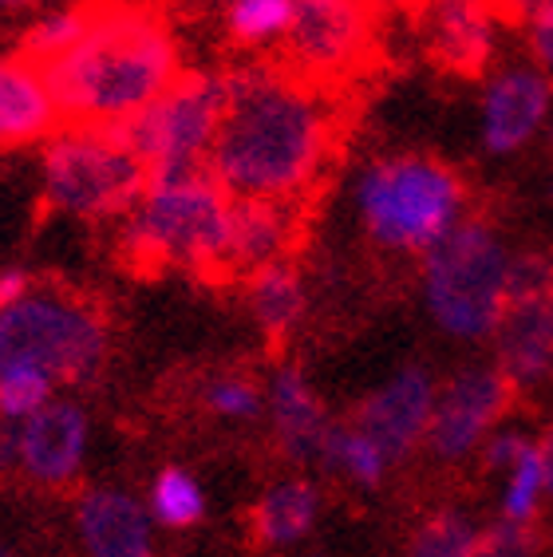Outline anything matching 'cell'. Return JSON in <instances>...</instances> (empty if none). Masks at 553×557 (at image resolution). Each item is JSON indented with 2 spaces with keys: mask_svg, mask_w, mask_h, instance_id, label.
I'll return each mask as SVG.
<instances>
[{
  "mask_svg": "<svg viewBox=\"0 0 553 557\" xmlns=\"http://www.w3.org/2000/svg\"><path fill=\"white\" fill-rule=\"evenodd\" d=\"M150 518L167 530H191L206 515V491L186 467H162L150 483Z\"/></svg>",
  "mask_w": 553,
  "mask_h": 557,
  "instance_id": "d4e9b609",
  "label": "cell"
},
{
  "mask_svg": "<svg viewBox=\"0 0 553 557\" xmlns=\"http://www.w3.org/2000/svg\"><path fill=\"white\" fill-rule=\"evenodd\" d=\"M320 467L348 479V483L360 486V491H376V486L388 479V471H392L395 462L388 459V450H383L372 435H364L356 423H344V428L332 423L324 450H320Z\"/></svg>",
  "mask_w": 553,
  "mask_h": 557,
  "instance_id": "7402d4cb",
  "label": "cell"
},
{
  "mask_svg": "<svg viewBox=\"0 0 553 557\" xmlns=\"http://www.w3.org/2000/svg\"><path fill=\"white\" fill-rule=\"evenodd\" d=\"M269 419H273V435L281 455L293 462H320V450L332 431V419L320 404L317 387L297 364H281L269 384Z\"/></svg>",
  "mask_w": 553,
  "mask_h": 557,
  "instance_id": "d6986e66",
  "label": "cell"
},
{
  "mask_svg": "<svg viewBox=\"0 0 553 557\" xmlns=\"http://www.w3.org/2000/svg\"><path fill=\"white\" fill-rule=\"evenodd\" d=\"M511 404H514V387L499 372V364L458 368L447 384H439L435 411H431V428H427L423 447L439 462H467L502 428Z\"/></svg>",
  "mask_w": 553,
  "mask_h": 557,
  "instance_id": "30bf717a",
  "label": "cell"
},
{
  "mask_svg": "<svg viewBox=\"0 0 553 557\" xmlns=\"http://www.w3.org/2000/svg\"><path fill=\"white\" fill-rule=\"evenodd\" d=\"M550 198H553V178H550Z\"/></svg>",
  "mask_w": 553,
  "mask_h": 557,
  "instance_id": "7bdbcfd3",
  "label": "cell"
},
{
  "mask_svg": "<svg viewBox=\"0 0 553 557\" xmlns=\"http://www.w3.org/2000/svg\"><path fill=\"white\" fill-rule=\"evenodd\" d=\"M84 28H87V0L48 9L40 21L24 33L21 52L33 55L36 64H52V60H60V55H64L79 36H84Z\"/></svg>",
  "mask_w": 553,
  "mask_h": 557,
  "instance_id": "4316f807",
  "label": "cell"
},
{
  "mask_svg": "<svg viewBox=\"0 0 553 557\" xmlns=\"http://www.w3.org/2000/svg\"><path fill=\"white\" fill-rule=\"evenodd\" d=\"M482 530L463 510H439L407 542V557H479Z\"/></svg>",
  "mask_w": 553,
  "mask_h": 557,
  "instance_id": "484cf974",
  "label": "cell"
},
{
  "mask_svg": "<svg viewBox=\"0 0 553 557\" xmlns=\"http://www.w3.org/2000/svg\"><path fill=\"white\" fill-rule=\"evenodd\" d=\"M60 127L64 115L44 64L24 52L0 55V150L48 143Z\"/></svg>",
  "mask_w": 553,
  "mask_h": 557,
  "instance_id": "2e32d148",
  "label": "cell"
},
{
  "mask_svg": "<svg viewBox=\"0 0 553 557\" xmlns=\"http://www.w3.org/2000/svg\"><path fill=\"white\" fill-rule=\"evenodd\" d=\"M553 285V258L542 249H518L511 261V305L545 300Z\"/></svg>",
  "mask_w": 553,
  "mask_h": 557,
  "instance_id": "f546056e",
  "label": "cell"
},
{
  "mask_svg": "<svg viewBox=\"0 0 553 557\" xmlns=\"http://www.w3.org/2000/svg\"><path fill=\"white\" fill-rule=\"evenodd\" d=\"M225 79V115L206 171L234 198L305 206L336 147L332 91L285 64H254Z\"/></svg>",
  "mask_w": 553,
  "mask_h": 557,
  "instance_id": "6da1fadb",
  "label": "cell"
},
{
  "mask_svg": "<svg viewBox=\"0 0 553 557\" xmlns=\"http://www.w3.org/2000/svg\"><path fill=\"white\" fill-rule=\"evenodd\" d=\"M376 16H400V12H419L427 0H364Z\"/></svg>",
  "mask_w": 553,
  "mask_h": 557,
  "instance_id": "d590c367",
  "label": "cell"
},
{
  "mask_svg": "<svg viewBox=\"0 0 553 557\" xmlns=\"http://www.w3.org/2000/svg\"><path fill=\"white\" fill-rule=\"evenodd\" d=\"M48 4H52V9H60V4H79V0H48Z\"/></svg>",
  "mask_w": 553,
  "mask_h": 557,
  "instance_id": "ab89813d",
  "label": "cell"
},
{
  "mask_svg": "<svg viewBox=\"0 0 553 557\" xmlns=\"http://www.w3.org/2000/svg\"><path fill=\"white\" fill-rule=\"evenodd\" d=\"M33 4H40V0H0V16H16V12L33 9Z\"/></svg>",
  "mask_w": 553,
  "mask_h": 557,
  "instance_id": "74e56055",
  "label": "cell"
},
{
  "mask_svg": "<svg viewBox=\"0 0 553 557\" xmlns=\"http://www.w3.org/2000/svg\"><path fill=\"white\" fill-rule=\"evenodd\" d=\"M234 194L210 171L150 178L119 225V258L135 273H194L218 281L230 242Z\"/></svg>",
  "mask_w": 553,
  "mask_h": 557,
  "instance_id": "3957f363",
  "label": "cell"
},
{
  "mask_svg": "<svg viewBox=\"0 0 553 557\" xmlns=\"http://www.w3.org/2000/svg\"><path fill=\"white\" fill-rule=\"evenodd\" d=\"M435 396H439L435 375L427 372L423 364H407L360 399L352 423H356L364 435H372V440L388 450V459L400 462V459H407L415 447L427 443Z\"/></svg>",
  "mask_w": 553,
  "mask_h": 557,
  "instance_id": "7c38bea8",
  "label": "cell"
},
{
  "mask_svg": "<svg viewBox=\"0 0 553 557\" xmlns=\"http://www.w3.org/2000/svg\"><path fill=\"white\" fill-rule=\"evenodd\" d=\"M533 549H538L533 525H514L502 518L479 537V557H533Z\"/></svg>",
  "mask_w": 553,
  "mask_h": 557,
  "instance_id": "4dcf8cb0",
  "label": "cell"
},
{
  "mask_svg": "<svg viewBox=\"0 0 553 557\" xmlns=\"http://www.w3.org/2000/svg\"><path fill=\"white\" fill-rule=\"evenodd\" d=\"M309 557H324V554H309Z\"/></svg>",
  "mask_w": 553,
  "mask_h": 557,
  "instance_id": "ee69618b",
  "label": "cell"
},
{
  "mask_svg": "<svg viewBox=\"0 0 553 557\" xmlns=\"http://www.w3.org/2000/svg\"><path fill=\"white\" fill-rule=\"evenodd\" d=\"M538 447H542V467H545V498L553 503V428L538 440Z\"/></svg>",
  "mask_w": 553,
  "mask_h": 557,
  "instance_id": "8d00e7d4",
  "label": "cell"
},
{
  "mask_svg": "<svg viewBox=\"0 0 553 557\" xmlns=\"http://www.w3.org/2000/svg\"><path fill=\"white\" fill-rule=\"evenodd\" d=\"M87 455V416L67 396L48 399L36 416L16 423V474L44 491L75 483Z\"/></svg>",
  "mask_w": 553,
  "mask_h": 557,
  "instance_id": "4fadbf2b",
  "label": "cell"
},
{
  "mask_svg": "<svg viewBox=\"0 0 553 557\" xmlns=\"http://www.w3.org/2000/svg\"><path fill=\"white\" fill-rule=\"evenodd\" d=\"M111 352V324L103 309L64 285H33L0 309V372L33 368L56 387L91 384Z\"/></svg>",
  "mask_w": 553,
  "mask_h": 557,
  "instance_id": "5b68a950",
  "label": "cell"
},
{
  "mask_svg": "<svg viewBox=\"0 0 553 557\" xmlns=\"http://www.w3.org/2000/svg\"><path fill=\"white\" fill-rule=\"evenodd\" d=\"M36 281H33V273L28 269H21V265H9V269H0V309L4 305H12V300H21L24 293L33 289Z\"/></svg>",
  "mask_w": 553,
  "mask_h": 557,
  "instance_id": "836d02e7",
  "label": "cell"
},
{
  "mask_svg": "<svg viewBox=\"0 0 553 557\" xmlns=\"http://www.w3.org/2000/svg\"><path fill=\"white\" fill-rule=\"evenodd\" d=\"M482 147L490 154H518L553 119V84L533 64H511L494 72L482 87Z\"/></svg>",
  "mask_w": 553,
  "mask_h": 557,
  "instance_id": "8fae6325",
  "label": "cell"
},
{
  "mask_svg": "<svg viewBox=\"0 0 553 557\" xmlns=\"http://www.w3.org/2000/svg\"><path fill=\"white\" fill-rule=\"evenodd\" d=\"M427 55L451 75H482L499 52V0H427L419 9Z\"/></svg>",
  "mask_w": 553,
  "mask_h": 557,
  "instance_id": "5bb4252c",
  "label": "cell"
},
{
  "mask_svg": "<svg viewBox=\"0 0 553 557\" xmlns=\"http://www.w3.org/2000/svg\"><path fill=\"white\" fill-rule=\"evenodd\" d=\"M514 249L482 218H463L423 253L419 289L431 321L455 341H487L511 309Z\"/></svg>",
  "mask_w": 553,
  "mask_h": 557,
  "instance_id": "8992f818",
  "label": "cell"
},
{
  "mask_svg": "<svg viewBox=\"0 0 553 557\" xmlns=\"http://www.w3.org/2000/svg\"><path fill=\"white\" fill-rule=\"evenodd\" d=\"M297 0H225V33L245 52L285 44Z\"/></svg>",
  "mask_w": 553,
  "mask_h": 557,
  "instance_id": "603a6c76",
  "label": "cell"
},
{
  "mask_svg": "<svg viewBox=\"0 0 553 557\" xmlns=\"http://www.w3.org/2000/svg\"><path fill=\"white\" fill-rule=\"evenodd\" d=\"M545 309H550V321H553V285H550V297H545Z\"/></svg>",
  "mask_w": 553,
  "mask_h": 557,
  "instance_id": "60d3db41",
  "label": "cell"
},
{
  "mask_svg": "<svg viewBox=\"0 0 553 557\" xmlns=\"http://www.w3.org/2000/svg\"><path fill=\"white\" fill-rule=\"evenodd\" d=\"M494 364L514 396H542L553 387V321L545 300L511 305L494 333Z\"/></svg>",
  "mask_w": 553,
  "mask_h": 557,
  "instance_id": "ac0fdd59",
  "label": "cell"
},
{
  "mask_svg": "<svg viewBox=\"0 0 553 557\" xmlns=\"http://www.w3.org/2000/svg\"><path fill=\"white\" fill-rule=\"evenodd\" d=\"M150 183L147 162L115 127H60L44 143V210L60 218H123Z\"/></svg>",
  "mask_w": 553,
  "mask_h": 557,
  "instance_id": "52a82bcc",
  "label": "cell"
},
{
  "mask_svg": "<svg viewBox=\"0 0 553 557\" xmlns=\"http://www.w3.org/2000/svg\"><path fill=\"white\" fill-rule=\"evenodd\" d=\"M372 48L376 12L364 0H297L276 64L336 91L368 67Z\"/></svg>",
  "mask_w": 553,
  "mask_h": 557,
  "instance_id": "9c48e42d",
  "label": "cell"
},
{
  "mask_svg": "<svg viewBox=\"0 0 553 557\" xmlns=\"http://www.w3.org/2000/svg\"><path fill=\"white\" fill-rule=\"evenodd\" d=\"M75 534L87 557H155L147 506L119 486H91L75 498Z\"/></svg>",
  "mask_w": 553,
  "mask_h": 557,
  "instance_id": "e0dca14e",
  "label": "cell"
},
{
  "mask_svg": "<svg viewBox=\"0 0 553 557\" xmlns=\"http://www.w3.org/2000/svg\"><path fill=\"white\" fill-rule=\"evenodd\" d=\"M521 28H526V52H530V64L553 84V12L533 16V21H526Z\"/></svg>",
  "mask_w": 553,
  "mask_h": 557,
  "instance_id": "d6a6232c",
  "label": "cell"
},
{
  "mask_svg": "<svg viewBox=\"0 0 553 557\" xmlns=\"http://www.w3.org/2000/svg\"><path fill=\"white\" fill-rule=\"evenodd\" d=\"M300 202H266V198H234L230 242L218 269V281H245L257 269L285 261L297 242Z\"/></svg>",
  "mask_w": 553,
  "mask_h": 557,
  "instance_id": "9a60e30c",
  "label": "cell"
},
{
  "mask_svg": "<svg viewBox=\"0 0 553 557\" xmlns=\"http://www.w3.org/2000/svg\"><path fill=\"white\" fill-rule=\"evenodd\" d=\"M64 127H123L182 75L171 21L147 0H87V28L44 64Z\"/></svg>",
  "mask_w": 553,
  "mask_h": 557,
  "instance_id": "7a4b0ae2",
  "label": "cell"
},
{
  "mask_svg": "<svg viewBox=\"0 0 553 557\" xmlns=\"http://www.w3.org/2000/svg\"><path fill=\"white\" fill-rule=\"evenodd\" d=\"M545 498V467H542V447L530 443L521 450V459L502 471V494H499V518L514 525H533Z\"/></svg>",
  "mask_w": 553,
  "mask_h": 557,
  "instance_id": "cb8c5ba5",
  "label": "cell"
},
{
  "mask_svg": "<svg viewBox=\"0 0 553 557\" xmlns=\"http://www.w3.org/2000/svg\"><path fill=\"white\" fill-rule=\"evenodd\" d=\"M245 281H249V309H254L257 329L273 344L288 341L300 329L305 312H309V293H305L297 265L273 261V265L257 269L254 277Z\"/></svg>",
  "mask_w": 553,
  "mask_h": 557,
  "instance_id": "44dd1931",
  "label": "cell"
},
{
  "mask_svg": "<svg viewBox=\"0 0 553 557\" xmlns=\"http://www.w3.org/2000/svg\"><path fill=\"white\" fill-rule=\"evenodd\" d=\"M320 486L309 479H281L266 486L261 498L254 503V537L269 549H288L312 534L320 518Z\"/></svg>",
  "mask_w": 553,
  "mask_h": 557,
  "instance_id": "ffe728a7",
  "label": "cell"
},
{
  "mask_svg": "<svg viewBox=\"0 0 553 557\" xmlns=\"http://www.w3.org/2000/svg\"><path fill=\"white\" fill-rule=\"evenodd\" d=\"M356 214L380 249L423 258L467 218V183L431 154H388L356 178Z\"/></svg>",
  "mask_w": 553,
  "mask_h": 557,
  "instance_id": "277c9868",
  "label": "cell"
},
{
  "mask_svg": "<svg viewBox=\"0 0 553 557\" xmlns=\"http://www.w3.org/2000/svg\"><path fill=\"white\" fill-rule=\"evenodd\" d=\"M225 91H230L225 75H182L171 91H162L150 108H143L115 131L147 162L150 178L202 171L222 127Z\"/></svg>",
  "mask_w": 553,
  "mask_h": 557,
  "instance_id": "ba28073f",
  "label": "cell"
},
{
  "mask_svg": "<svg viewBox=\"0 0 553 557\" xmlns=\"http://www.w3.org/2000/svg\"><path fill=\"white\" fill-rule=\"evenodd\" d=\"M499 9H502V16L526 24V21H533V16L553 12V0H499Z\"/></svg>",
  "mask_w": 553,
  "mask_h": 557,
  "instance_id": "e575fe53",
  "label": "cell"
},
{
  "mask_svg": "<svg viewBox=\"0 0 553 557\" xmlns=\"http://www.w3.org/2000/svg\"><path fill=\"white\" fill-rule=\"evenodd\" d=\"M545 147H550V154H553V119H550V127H545Z\"/></svg>",
  "mask_w": 553,
  "mask_h": 557,
  "instance_id": "f35d334b",
  "label": "cell"
},
{
  "mask_svg": "<svg viewBox=\"0 0 553 557\" xmlns=\"http://www.w3.org/2000/svg\"><path fill=\"white\" fill-rule=\"evenodd\" d=\"M0 557H16V554H12V549L4 546V542H0Z\"/></svg>",
  "mask_w": 553,
  "mask_h": 557,
  "instance_id": "b9f144b4",
  "label": "cell"
},
{
  "mask_svg": "<svg viewBox=\"0 0 553 557\" xmlns=\"http://www.w3.org/2000/svg\"><path fill=\"white\" fill-rule=\"evenodd\" d=\"M56 399V380L33 368H9L0 372V419L4 423H24L28 416Z\"/></svg>",
  "mask_w": 553,
  "mask_h": 557,
  "instance_id": "83f0119b",
  "label": "cell"
},
{
  "mask_svg": "<svg viewBox=\"0 0 553 557\" xmlns=\"http://www.w3.org/2000/svg\"><path fill=\"white\" fill-rule=\"evenodd\" d=\"M530 443L533 440L526 435V431H518V428H499L487 443H482L479 459H482V467H487V471L502 474L506 467H514V462L521 459V450L530 447Z\"/></svg>",
  "mask_w": 553,
  "mask_h": 557,
  "instance_id": "1f68e13d",
  "label": "cell"
},
{
  "mask_svg": "<svg viewBox=\"0 0 553 557\" xmlns=\"http://www.w3.org/2000/svg\"><path fill=\"white\" fill-rule=\"evenodd\" d=\"M202 408L213 419H225V423H245V419L261 416L266 399H261V387L249 375H213L202 387Z\"/></svg>",
  "mask_w": 553,
  "mask_h": 557,
  "instance_id": "f1b7e54d",
  "label": "cell"
}]
</instances>
